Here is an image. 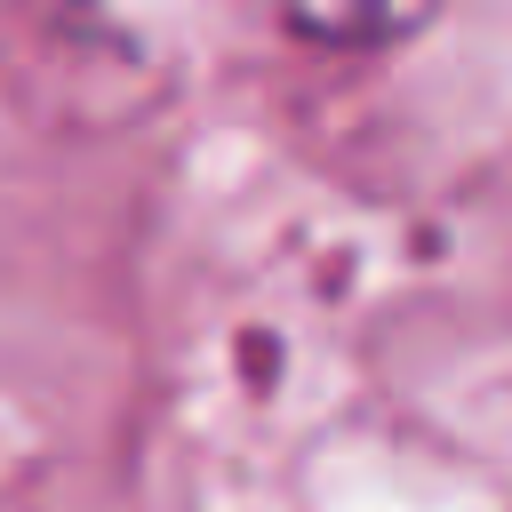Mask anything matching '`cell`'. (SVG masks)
<instances>
[{"instance_id": "6da1fadb", "label": "cell", "mask_w": 512, "mask_h": 512, "mask_svg": "<svg viewBox=\"0 0 512 512\" xmlns=\"http://www.w3.org/2000/svg\"><path fill=\"white\" fill-rule=\"evenodd\" d=\"M432 0H288V16L312 32V40H344V48H368V40H392L424 16Z\"/></svg>"}]
</instances>
